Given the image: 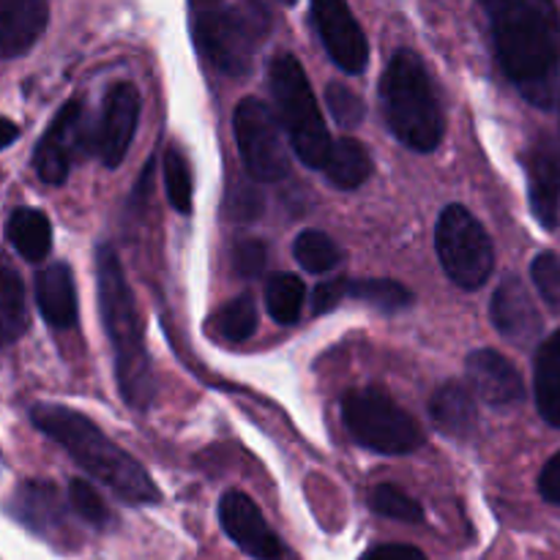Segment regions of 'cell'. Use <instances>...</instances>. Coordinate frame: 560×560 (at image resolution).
I'll list each match as a JSON object with an SVG mask.
<instances>
[{
	"label": "cell",
	"instance_id": "obj_1",
	"mask_svg": "<svg viewBox=\"0 0 560 560\" xmlns=\"http://www.w3.org/2000/svg\"><path fill=\"white\" fill-rule=\"evenodd\" d=\"M492 44L512 85L536 107H552L560 74L556 0H481Z\"/></svg>",
	"mask_w": 560,
	"mask_h": 560
},
{
	"label": "cell",
	"instance_id": "obj_2",
	"mask_svg": "<svg viewBox=\"0 0 560 560\" xmlns=\"http://www.w3.org/2000/svg\"><path fill=\"white\" fill-rule=\"evenodd\" d=\"M31 421L38 432L58 443L91 479L107 487L124 503L148 506L159 503V487L131 454L115 446L91 419L63 405H33Z\"/></svg>",
	"mask_w": 560,
	"mask_h": 560
},
{
	"label": "cell",
	"instance_id": "obj_3",
	"mask_svg": "<svg viewBox=\"0 0 560 560\" xmlns=\"http://www.w3.org/2000/svg\"><path fill=\"white\" fill-rule=\"evenodd\" d=\"M96 290L104 331L113 345L120 397L129 408L142 413V410L151 408L153 397H156V383H153L151 359H148L142 323L137 315L135 293L126 282V273L113 246H98L96 252Z\"/></svg>",
	"mask_w": 560,
	"mask_h": 560
},
{
	"label": "cell",
	"instance_id": "obj_4",
	"mask_svg": "<svg viewBox=\"0 0 560 560\" xmlns=\"http://www.w3.org/2000/svg\"><path fill=\"white\" fill-rule=\"evenodd\" d=\"M381 104L388 131L405 148L435 151L443 142L446 118L424 60L413 49H397L381 77Z\"/></svg>",
	"mask_w": 560,
	"mask_h": 560
},
{
	"label": "cell",
	"instance_id": "obj_5",
	"mask_svg": "<svg viewBox=\"0 0 560 560\" xmlns=\"http://www.w3.org/2000/svg\"><path fill=\"white\" fill-rule=\"evenodd\" d=\"M268 80H271L279 120H282L284 135H288L295 156L306 167L323 170L328 151L334 145V137L328 135L326 118H323L320 104H317L306 71L301 69L295 55L282 52L271 60Z\"/></svg>",
	"mask_w": 560,
	"mask_h": 560
},
{
	"label": "cell",
	"instance_id": "obj_6",
	"mask_svg": "<svg viewBox=\"0 0 560 560\" xmlns=\"http://www.w3.org/2000/svg\"><path fill=\"white\" fill-rule=\"evenodd\" d=\"M268 11L260 5H233V9H202L195 20V42L202 58L211 60L230 77L249 74L257 47L266 42Z\"/></svg>",
	"mask_w": 560,
	"mask_h": 560
},
{
	"label": "cell",
	"instance_id": "obj_7",
	"mask_svg": "<svg viewBox=\"0 0 560 560\" xmlns=\"http://www.w3.org/2000/svg\"><path fill=\"white\" fill-rule=\"evenodd\" d=\"M342 424L359 446L402 457L424 443L421 427L381 388H355L342 397Z\"/></svg>",
	"mask_w": 560,
	"mask_h": 560
},
{
	"label": "cell",
	"instance_id": "obj_8",
	"mask_svg": "<svg viewBox=\"0 0 560 560\" xmlns=\"http://www.w3.org/2000/svg\"><path fill=\"white\" fill-rule=\"evenodd\" d=\"M435 249L443 271L463 290H479L495 268V249L479 219L465 206H448L435 228Z\"/></svg>",
	"mask_w": 560,
	"mask_h": 560
},
{
	"label": "cell",
	"instance_id": "obj_9",
	"mask_svg": "<svg viewBox=\"0 0 560 560\" xmlns=\"http://www.w3.org/2000/svg\"><path fill=\"white\" fill-rule=\"evenodd\" d=\"M233 131L241 162L249 170L252 178L273 184V180H282L288 175L290 162L288 151H284L282 129H279L277 115L262 98L246 96L244 102H238L233 115Z\"/></svg>",
	"mask_w": 560,
	"mask_h": 560
},
{
	"label": "cell",
	"instance_id": "obj_10",
	"mask_svg": "<svg viewBox=\"0 0 560 560\" xmlns=\"http://www.w3.org/2000/svg\"><path fill=\"white\" fill-rule=\"evenodd\" d=\"M85 145V107L80 98H71L58 109L33 153V170H36L38 180L49 186L66 184L71 164Z\"/></svg>",
	"mask_w": 560,
	"mask_h": 560
},
{
	"label": "cell",
	"instance_id": "obj_11",
	"mask_svg": "<svg viewBox=\"0 0 560 560\" xmlns=\"http://www.w3.org/2000/svg\"><path fill=\"white\" fill-rule=\"evenodd\" d=\"M312 25L326 47L328 58L348 74H361L370 63V42L348 0H312Z\"/></svg>",
	"mask_w": 560,
	"mask_h": 560
},
{
	"label": "cell",
	"instance_id": "obj_12",
	"mask_svg": "<svg viewBox=\"0 0 560 560\" xmlns=\"http://www.w3.org/2000/svg\"><path fill=\"white\" fill-rule=\"evenodd\" d=\"M140 91L131 82H115L104 93L102 118L93 131V153L107 170L124 164L137 135V124H140Z\"/></svg>",
	"mask_w": 560,
	"mask_h": 560
},
{
	"label": "cell",
	"instance_id": "obj_13",
	"mask_svg": "<svg viewBox=\"0 0 560 560\" xmlns=\"http://www.w3.org/2000/svg\"><path fill=\"white\" fill-rule=\"evenodd\" d=\"M219 523L241 552L255 560L282 558V541L271 530L268 520L246 492L230 490L219 501Z\"/></svg>",
	"mask_w": 560,
	"mask_h": 560
},
{
	"label": "cell",
	"instance_id": "obj_14",
	"mask_svg": "<svg viewBox=\"0 0 560 560\" xmlns=\"http://www.w3.org/2000/svg\"><path fill=\"white\" fill-rule=\"evenodd\" d=\"M490 315L498 334H501L506 342L517 345V348H528V345H534L536 339H539V310H536L534 299H530V293L525 290L523 279L520 277H506L498 284L495 295H492Z\"/></svg>",
	"mask_w": 560,
	"mask_h": 560
},
{
	"label": "cell",
	"instance_id": "obj_15",
	"mask_svg": "<svg viewBox=\"0 0 560 560\" xmlns=\"http://www.w3.org/2000/svg\"><path fill=\"white\" fill-rule=\"evenodd\" d=\"M528 170V197L534 217L541 228H558L560 219V145L550 137H541L525 156Z\"/></svg>",
	"mask_w": 560,
	"mask_h": 560
},
{
	"label": "cell",
	"instance_id": "obj_16",
	"mask_svg": "<svg viewBox=\"0 0 560 560\" xmlns=\"http://www.w3.org/2000/svg\"><path fill=\"white\" fill-rule=\"evenodd\" d=\"M465 372H468V383L474 394L485 399L487 405L506 408V405L520 402L525 397L523 377L514 370L512 361L503 359L498 350H474L468 355Z\"/></svg>",
	"mask_w": 560,
	"mask_h": 560
},
{
	"label": "cell",
	"instance_id": "obj_17",
	"mask_svg": "<svg viewBox=\"0 0 560 560\" xmlns=\"http://www.w3.org/2000/svg\"><path fill=\"white\" fill-rule=\"evenodd\" d=\"M49 22L47 0H0V52L5 60L25 55Z\"/></svg>",
	"mask_w": 560,
	"mask_h": 560
},
{
	"label": "cell",
	"instance_id": "obj_18",
	"mask_svg": "<svg viewBox=\"0 0 560 560\" xmlns=\"http://www.w3.org/2000/svg\"><path fill=\"white\" fill-rule=\"evenodd\" d=\"M11 512L33 534L47 536V539L66 534V506L60 501L58 490L47 481H25V485H20L14 503H11Z\"/></svg>",
	"mask_w": 560,
	"mask_h": 560
},
{
	"label": "cell",
	"instance_id": "obj_19",
	"mask_svg": "<svg viewBox=\"0 0 560 560\" xmlns=\"http://www.w3.org/2000/svg\"><path fill=\"white\" fill-rule=\"evenodd\" d=\"M36 304L44 320L52 328H74L77 326V288L74 273L66 262H52L36 277Z\"/></svg>",
	"mask_w": 560,
	"mask_h": 560
},
{
	"label": "cell",
	"instance_id": "obj_20",
	"mask_svg": "<svg viewBox=\"0 0 560 560\" xmlns=\"http://www.w3.org/2000/svg\"><path fill=\"white\" fill-rule=\"evenodd\" d=\"M430 416L438 430L448 438L465 441L476 432L479 424V410H476L474 388H468L459 381H448L432 394Z\"/></svg>",
	"mask_w": 560,
	"mask_h": 560
},
{
	"label": "cell",
	"instance_id": "obj_21",
	"mask_svg": "<svg viewBox=\"0 0 560 560\" xmlns=\"http://www.w3.org/2000/svg\"><path fill=\"white\" fill-rule=\"evenodd\" d=\"M9 244L27 262H42L52 252V224L38 208H14L5 222Z\"/></svg>",
	"mask_w": 560,
	"mask_h": 560
},
{
	"label": "cell",
	"instance_id": "obj_22",
	"mask_svg": "<svg viewBox=\"0 0 560 560\" xmlns=\"http://www.w3.org/2000/svg\"><path fill=\"white\" fill-rule=\"evenodd\" d=\"M534 388L541 419L560 430V328L539 345L534 366Z\"/></svg>",
	"mask_w": 560,
	"mask_h": 560
},
{
	"label": "cell",
	"instance_id": "obj_23",
	"mask_svg": "<svg viewBox=\"0 0 560 560\" xmlns=\"http://www.w3.org/2000/svg\"><path fill=\"white\" fill-rule=\"evenodd\" d=\"M320 173L337 189L353 191L370 180L372 159L359 140H353V137H337Z\"/></svg>",
	"mask_w": 560,
	"mask_h": 560
},
{
	"label": "cell",
	"instance_id": "obj_24",
	"mask_svg": "<svg viewBox=\"0 0 560 560\" xmlns=\"http://www.w3.org/2000/svg\"><path fill=\"white\" fill-rule=\"evenodd\" d=\"M306 288L295 273H273L266 284V306L268 315L282 326H293L301 320L304 312Z\"/></svg>",
	"mask_w": 560,
	"mask_h": 560
},
{
	"label": "cell",
	"instance_id": "obj_25",
	"mask_svg": "<svg viewBox=\"0 0 560 560\" xmlns=\"http://www.w3.org/2000/svg\"><path fill=\"white\" fill-rule=\"evenodd\" d=\"M348 295L394 315L413 306V293L394 279H348Z\"/></svg>",
	"mask_w": 560,
	"mask_h": 560
},
{
	"label": "cell",
	"instance_id": "obj_26",
	"mask_svg": "<svg viewBox=\"0 0 560 560\" xmlns=\"http://www.w3.org/2000/svg\"><path fill=\"white\" fill-rule=\"evenodd\" d=\"M0 328H3V345H14L27 328L25 288L14 268L5 262L3 282H0Z\"/></svg>",
	"mask_w": 560,
	"mask_h": 560
},
{
	"label": "cell",
	"instance_id": "obj_27",
	"mask_svg": "<svg viewBox=\"0 0 560 560\" xmlns=\"http://www.w3.org/2000/svg\"><path fill=\"white\" fill-rule=\"evenodd\" d=\"M293 257L306 273H328L342 262V249L331 235L320 230H304L293 244Z\"/></svg>",
	"mask_w": 560,
	"mask_h": 560
},
{
	"label": "cell",
	"instance_id": "obj_28",
	"mask_svg": "<svg viewBox=\"0 0 560 560\" xmlns=\"http://www.w3.org/2000/svg\"><path fill=\"white\" fill-rule=\"evenodd\" d=\"M213 328L228 342H246L257 328V306L252 295H238L213 315Z\"/></svg>",
	"mask_w": 560,
	"mask_h": 560
},
{
	"label": "cell",
	"instance_id": "obj_29",
	"mask_svg": "<svg viewBox=\"0 0 560 560\" xmlns=\"http://www.w3.org/2000/svg\"><path fill=\"white\" fill-rule=\"evenodd\" d=\"M164 186H167L170 206L178 213L189 217L191 213V164L180 148L170 145L164 153Z\"/></svg>",
	"mask_w": 560,
	"mask_h": 560
},
{
	"label": "cell",
	"instance_id": "obj_30",
	"mask_svg": "<svg viewBox=\"0 0 560 560\" xmlns=\"http://www.w3.org/2000/svg\"><path fill=\"white\" fill-rule=\"evenodd\" d=\"M370 506L375 514L386 520H397V523H421L424 520L421 503L394 485H377L370 495Z\"/></svg>",
	"mask_w": 560,
	"mask_h": 560
},
{
	"label": "cell",
	"instance_id": "obj_31",
	"mask_svg": "<svg viewBox=\"0 0 560 560\" xmlns=\"http://www.w3.org/2000/svg\"><path fill=\"white\" fill-rule=\"evenodd\" d=\"M66 498H69L71 512H74L82 523H88L91 528H98V530L109 528V523H113V512H109L107 503L102 501L96 487L88 485L85 479H71Z\"/></svg>",
	"mask_w": 560,
	"mask_h": 560
},
{
	"label": "cell",
	"instance_id": "obj_32",
	"mask_svg": "<svg viewBox=\"0 0 560 560\" xmlns=\"http://www.w3.org/2000/svg\"><path fill=\"white\" fill-rule=\"evenodd\" d=\"M326 102H328V113H331V118L337 120L339 126H359L361 120H364L366 115V107L364 102H361V96L355 91H350L348 85H342V82H331V85L326 88Z\"/></svg>",
	"mask_w": 560,
	"mask_h": 560
},
{
	"label": "cell",
	"instance_id": "obj_33",
	"mask_svg": "<svg viewBox=\"0 0 560 560\" xmlns=\"http://www.w3.org/2000/svg\"><path fill=\"white\" fill-rule=\"evenodd\" d=\"M530 277L545 304L560 315V257L556 252H541L530 266Z\"/></svg>",
	"mask_w": 560,
	"mask_h": 560
},
{
	"label": "cell",
	"instance_id": "obj_34",
	"mask_svg": "<svg viewBox=\"0 0 560 560\" xmlns=\"http://www.w3.org/2000/svg\"><path fill=\"white\" fill-rule=\"evenodd\" d=\"M266 262H268V249L262 241L246 238L233 246V268L238 277L257 279L262 273V268H266Z\"/></svg>",
	"mask_w": 560,
	"mask_h": 560
},
{
	"label": "cell",
	"instance_id": "obj_35",
	"mask_svg": "<svg viewBox=\"0 0 560 560\" xmlns=\"http://www.w3.org/2000/svg\"><path fill=\"white\" fill-rule=\"evenodd\" d=\"M348 299V279H326L312 290V312L326 315L339 306V301Z\"/></svg>",
	"mask_w": 560,
	"mask_h": 560
},
{
	"label": "cell",
	"instance_id": "obj_36",
	"mask_svg": "<svg viewBox=\"0 0 560 560\" xmlns=\"http://www.w3.org/2000/svg\"><path fill=\"white\" fill-rule=\"evenodd\" d=\"M359 560H427V556L413 545H377Z\"/></svg>",
	"mask_w": 560,
	"mask_h": 560
},
{
	"label": "cell",
	"instance_id": "obj_37",
	"mask_svg": "<svg viewBox=\"0 0 560 560\" xmlns=\"http://www.w3.org/2000/svg\"><path fill=\"white\" fill-rule=\"evenodd\" d=\"M228 208H230V217L233 219H255L257 213H260L262 202H260V197H257V191L238 189L230 195Z\"/></svg>",
	"mask_w": 560,
	"mask_h": 560
},
{
	"label": "cell",
	"instance_id": "obj_38",
	"mask_svg": "<svg viewBox=\"0 0 560 560\" xmlns=\"http://www.w3.org/2000/svg\"><path fill=\"white\" fill-rule=\"evenodd\" d=\"M539 492L547 503L560 506V452L545 465V470H541Z\"/></svg>",
	"mask_w": 560,
	"mask_h": 560
},
{
	"label": "cell",
	"instance_id": "obj_39",
	"mask_svg": "<svg viewBox=\"0 0 560 560\" xmlns=\"http://www.w3.org/2000/svg\"><path fill=\"white\" fill-rule=\"evenodd\" d=\"M3 131L5 135H3V140H0V148H9L11 142L16 140V135H20V131H16V126L11 124V120H3Z\"/></svg>",
	"mask_w": 560,
	"mask_h": 560
},
{
	"label": "cell",
	"instance_id": "obj_40",
	"mask_svg": "<svg viewBox=\"0 0 560 560\" xmlns=\"http://www.w3.org/2000/svg\"><path fill=\"white\" fill-rule=\"evenodd\" d=\"M197 5H202V9H213V5L219 3V0H195Z\"/></svg>",
	"mask_w": 560,
	"mask_h": 560
},
{
	"label": "cell",
	"instance_id": "obj_41",
	"mask_svg": "<svg viewBox=\"0 0 560 560\" xmlns=\"http://www.w3.org/2000/svg\"><path fill=\"white\" fill-rule=\"evenodd\" d=\"M282 3H288V5H293V3H295V0H282Z\"/></svg>",
	"mask_w": 560,
	"mask_h": 560
}]
</instances>
